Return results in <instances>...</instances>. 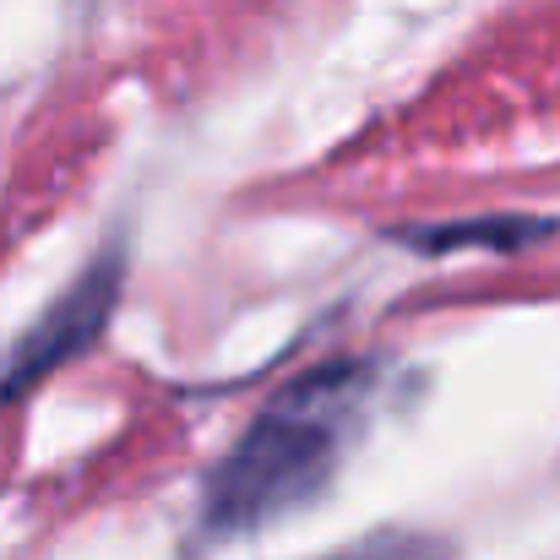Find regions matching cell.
I'll return each mask as SVG.
<instances>
[{"label": "cell", "instance_id": "4", "mask_svg": "<svg viewBox=\"0 0 560 560\" xmlns=\"http://www.w3.org/2000/svg\"><path fill=\"white\" fill-rule=\"evenodd\" d=\"M327 560H441V545L419 539V534H375L354 550H338Z\"/></svg>", "mask_w": 560, "mask_h": 560}, {"label": "cell", "instance_id": "3", "mask_svg": "<svg viewBox=\"0 0 560 560\" xmlns=\"http://www.w3.org/2000/svg\"><path fill=\"white\" fill-rule=\"evenodd\" d=\"M550 223H517V218H501V223H452V229H419L413 240H419V250H446V245H468V240H479V234H506V240H528V234H545Z\"/></svg>", "mask_w": 560, "mask_h": 560}, {"label": "cell", "instance_id": "1", "mask_svg": "<svg viewBox=\"0 0 560 560\" xmlns=\"http://www.w3.org/2000/svg\"><path fill=\"white\" fill-rule=\"evenodd\" d=\"M371 392L375 371L360 360H338L289 381L212 468L201 490V523L218 539H234L316 501L338 474L349 441L360 435Z\"/></svg>", "mask_w": 560, "mask_h": 560}, {"label": "cell", "instance_id": "2", "mask_svg": "<svg viewBox=\"0 0 560 560\" xmlns=\"http://www.w3.org/2000/svg\"><path fill=\"white\" fill-rule=\"evenodd\" d=\"M120 256L109 250V256H98L27 332H22V343L0 360V402H11V397H22L27 386H38L44 375H55L66 360H77L98 332H104V322H109V311H115V294H120Z\"/></svg>", "mask_w": 560, "mask_h": 560}]
</instances>
